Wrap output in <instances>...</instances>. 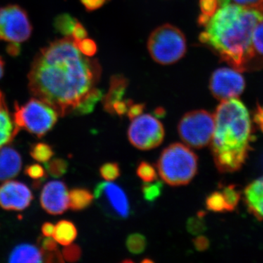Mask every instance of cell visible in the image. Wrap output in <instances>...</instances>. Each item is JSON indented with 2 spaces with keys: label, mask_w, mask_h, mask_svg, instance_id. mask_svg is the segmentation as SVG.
Masks as SVG:
<instances>
[{
  "label": "cell",
  "mask_w": 263,
  "mask_h": 263,
  "mask_svg": "<svg viewBox=\"0 0 263 263\" xmlns=\"http://www.w3.org/2000/svg\"><path fill=\"white\" fill-rule=\"evenodd\" d=\"M157 168L164 182L172 186H183L196 176L198 157L185 145L172 143L162 151Z\"/></svg>",
  "instance_id": "cell-4"
},
{
  "label": "cell",
  "mask_w": 263,
  "mask_h": 263,
  "mask_svg": "<svg viewBox=\"0 0 263 263\" xmlns=\"http://www.w3.org/2000/svg\"><path fill=\"white\" fill-rule=\"evenodd\" d=\"M32 199V192L23 183L8 180L0 186V207L4 210L24 211Z\"/></svg>",
  "instance_id": "cell-12"
},
{
  "label": "cell",
  "mask_w": 263,
  "mask_h": 263,
  "mask_svg": "<svg viewBox=\"0 0 263 263\" xmlns=\"http://www.w3.org/2000/svg\"><path fill=\"white\" fill-rule=\"evenodd\" d=\"M243 199L247 209L258 220H263V176L245 188Z\"/></svg>",
  "instance_id": "cell-16"
},
{
  "label": "cell",
  "mask_w": 263,
  "mask_h": 263,
  "mask_svg": "<svg viewBox=\"0 0 263 263\" xmlns=\"http://www.w3.org/2000/svg\"><path fill=\"white\" fill-rule=\"evenodd\" d=\"M100 74L98 61L83 54L72 37H65L37 53L29 71V90L65 117L74 114L97 89Z\"/></svg>",
  "instance_id": "cell-1"
},
{
  "label": "cell",
  "mask_w": 263,
  "mask_h": 263,
  "mask_svg": "<svg viewBox=\"0 0 263 263\" xmlns=\"http://www.w3.org/2000/svg\"><path fill=\"white\" fill-rule=\"evenodd\" d=\"M163 190V183L157 181L155 183L145 182L142 186L143 198L147 202H153L160 197Z\"/></svg>",
  "instance_id": "cell-26"
},
{
  "label": "cell",
  "mask_w": 263,
  "mask_h": 263,
  "mask_svg": "<svg viewBox=\"0 0 263 263\" xmlns=\"http://www.w3.org/2000/svg\"><path fill=\"white\" fill-rule=\"evenodd\" d=\"M253 121L263 133V104L257 103L253 113Z\"/></svg>",
  "instance_id": "cell-39"
},
{
  "label": "cell",
  "mask_w": 263,
  "mask_h": 263,
  "mask_svg": "<svg viewBox=\"0 0 263 263\" xmlns=\"http://www.w3.org/2000/svg\"><path fill=\"white\" fill-rule=\"evenodd\" d=\"M8 261L10 262H43V252L35 246L24 243L13 249Z\"/></svg>",
  "instance_id": "cell-18"
},
{
  "label": "cell",
  "mask_w": 263,
  "mask_h": 263,
  "mask_svg": "<svg viewBox=\"0 0 263 263\" xmlns=\"http://www.w3.org/2000/svg\"><path fill=\"white\" fill-rule=\"evenodd\" d=\"M203 212H199L197 216L190 217L186 222V230L190 234L196 235L205 230V221L202 220Z\"/></svg>",
  "instance_id": "cell-30"
},
{
  "label": "cell",
  "mask_w": 263,
  "mask_h": 263,
  "mask_svg": "<svg viewBox=\"0 0 263 263\" xmlns=\"http://www.w3.org/2000/svg\"><path fill=\"white\" fill-rule=\"evenodd\" d=\"M236 4L240 6L249 7V8H254L259 0H233Z\"/></svg>",
  "instance_id": "cell-43"
},
{
  "label": "cell",
  "mask_w": 263,
  "mask_h": 263,
  "mask_svg": "<svg viewBox=\"0 0 263 263\" xmlns=\"http://www.w3.org/2000/svg\"><path fill=\"white\" fill-rule=\"evenodd\" d=\"M127 134L133 146L140 150H150L162 143L164 129L162 123L153 116L141 114L133 119Z\"/></svg>",
  "instance_id": "cell-8"
},
{
  "label": "cell",
  "mask_w": 263,
  "mask_h": 263,
  "mask_svg": "<svg viewBox=\"0 0 263 263\" xmlns=\"http://www.w3.org/2000/svg\"><path fill=\"white\" fill-rule=\"evenodd\" d=\"M109 0H81V3L88 11H94L104 6Z\"/></svg>",
  "instance_id": "cell-37"
},
{
  "label": "cell",
  "mask_w": 263,
  "mask_h": 263,
  "mask_svg": "<svg viewBox=\"0 0 263 263\" xmlns=\"http://www.w3.org/2000/svg\"><path fill=\"white\" fill-rule=\"evenodd\" d=\"M13 116L19 129L42 138L54 127L60 115L47 103L34 98L24 105L15 103Z\"/></svg>",
  "instance_id": "cell-6"
},
{
  "label": "cell",
  "mask_w": 263,
  "mask_h": 263,
  "mask_svg": "<svg viewBox=\"0 0 263 263\" xmlns=\"http://www.w3.org/2000/svg\"><path fill=\"white\" fill-rule=\"evenodd\" d=\"M95 197L98 206L107 216L115 219H127L130 214V205L126 193L119 185L103 181L95 189Z\"/></svg>",
  "instance_id": "cell-10"
},
{
  "label": "cell",
  "mask_w": 263,
  "mask_h": 263,
  "mask_svg": "<svg viewBox=\"0 0 263 263\" xmlns=\"http://www.w3.org/2000/svg\"><path fill=\"white\" fill-rule=\"evenodd\" d=\"M81 254H82V251L80 247L76 245L66 246L62 252L64 259L70 262L79 261L81 257Z\"/></svg>",
  "instance_id": "cell-34"
},
{
  "label": "cell",
  "mask_w": 263,
  "mask_h": 263,
  "mask_svg": "<svg viewBox=\"0 0 263 263\" xmlns=\"http://www.w3.org/2000/svg\"><path fill=\"white\" fill-rule=\"evenodd\" d=\"M128 86V81L124 76H114L110 81L108 93L103 99V106L105 111L113 115L114 103L124 100V94Z\"/></svg>",
  "instance_id": "cell-17"
},
{
  "label": "cell",
  "mask_w": 263,
  "mask_h": 263,
  "mask_svg": "<svg viewBox=\"0 0 263 263\" xmlns=\"http://www.w3.org/2000/svg\"><path fill=\"white\" fill-rule=\"evenodd\" d=\"M154 114H155L156 117L163 118L165 117L166 111L163 108H157Z\"/></svg>",
  "instance_id": "cell-45"
},
{
  "label": "cell",
  "mask_w": 263,
  "mask_h": 263,
  "mask_svg": "<svg viewBox=\"0 0 263 263\" xmlns=\"http://www.w3.org/2000/svg\"><path fill=\"white\" fill-rule=\"evenodd\" d=\"M94 195L86 189H72L69 193V206L72 211L84 210L92 203Z\"/></svg>",
  "instance_id": "cell-20"
},
{
  "label": "cell",
  "mask_w": 263,
  "mask_h": 263,
  "mask_svg": "<svg viewBox=\"0 0 263 263\" xmlns=\"http://www.w3.org/2000/svg\"><path fill=\"white\" fill-rule=\"evenodd\" d=\"M43 209L52 215H60L68 209L69 193L65 183L52 181L43 186L41 195Z\"/></svg>",
  "instance_id": "cell-13"
},
{
  "label": "cell",
  "mask_w": 263,
  "mask_h": 263,
  "mask_svg": "<svg viewBox=\"0 0 263 263\" xmlns=\"http://www.w3.org/2000/svg\"><path fill=\"white\" fill-rule=\"evenodd\" d=\"M41 238V248L43 252H53L58 249L57 247V242L54 238H51V237H46Z\"/></svg>",
  "instance_id": "cell-36"
},
{
  "label": "cell",
  "mask_w": 263,
  "mask_h": 263,
  "mask_svg": "<svg viewBox=\"0 0 263 263\" xmlns=\"http://www.w3.org/2000/svg\"><path fill=\"white\" fill-rule=\"evenodd\" d=\"M147 47L151 57L157 63L173 65L186 53V40L179 28L172 24H163L150 34Z\"/></svg>",
  "instance_id": "cell-5"
},
{
  "label": "cell",
  "mask_w": 263,
  "mask_h": 263,
  "mask_svg": "<svg viewBox=\"0 0 263 263\" xmlns=\"http://www.w3.org/2000/svg\"><path fill=\"white\" fill-rule=\"evenodd\" d=\"M246 82L240 72L235 69L221 67L213 72L209 89L217 100L237 98L245 91Z\"/></svg>",
  "instance_id": "cell-11"
},
{
  "label": "cell",
  "mask_w": 263,
  "mask_h": 263,
  "mask_svg": "<svg viewBox=\"0 0 263 263\" xmlns=\"http://www.w3.org/2000/svg\"><path fill=\"white\" fill-rule=\"evenodd\" d=\"M41 230H42L43 236L51 237L54 233L55 226L52 223L46 222L43 224Z\"/></svg>",
  "instance_id": "cell-42"
},
{
  "label": "cell",
  "mask_w": 263,
  "mask_h": 263,
  "mask_svg": "<svg viewBox=\"0 0 263 263\" xmlns=\"http://www.w3.org/2000/svg\"><path fill=\"white\" fill-rule=\"evenodd\" d=\"M212 150L218 171H239L246 163L254 141L252 122L247 107L236 98L223 100L216 108Z\"/></svg>",
  "instance_id": "cell-3"
},
{
  "label": "cell",
  "mask_w": 263,
  "mask_h": 263,
  "mask_svg": "<svg viewBox=\"0 0 263 263\" xmlns=\"http://www.w3.org/2000/svg\"><path fill=\"white\" fill-rule=\"evenodd\" d=\"M214 129V115L205 110L188 112L183 116L178 125V133L183 143L197 149L207 146L212 142Z\"/></svg>",
  "instance_id": "cell-7"
},
{
  "label": "cell",
  "mask_w": 263,
  "mask_h": 263,
  "mask_svg": "<svg viewBox=\"0 0 263 263\" xmlns=\"http://www.w3.org/2000/svg\"><path fill=\"white\" fill-rule=\"evenodd\" d=\"M252 41L254 51L263 57V21L254 28Z\"/></svg>",
  "instance_id": "cell-31"
},
{
  "label": "cell",
  "mask_w": 263,
  "mask_h": 263,
  "mask_svg": "<svg viewBox=\"0 0 263 263\" xmlns=\"http://www.w3.org/2000/svg\"><path fill=\"white\" fill-rule=\"evenodd\" d=\"M45 166L48 174L54 178L61 177L68 170V163L62 158H51L45 163Z\"/></svg>",
  "instance_id": "cell-27"
},
{
  "label": "cell",
  "mask_w": 263,
  "mask_h": 263,
  "mask_svg": "<svg viewBox=\"0 0 263 263\" xmlns=\"http://www.w3.org/2000/svg\"><path fill=\"white\" fill-rule=\"evenodd\" d=\"M78 231L72 221L61 220L55 226L53 237L57 243L62 246L71 245L77 238Z\"/></svg>",
  "instance_id": "cell-19"
},
{
  "label": "cell",
  "mask_w": 263,
  "mask_h": 263,
  "mask_svg": "<svg viewBox=\"0 0 263 263\" xmlns=\"http://www.w3.org/2000/svg\"><path fill=\"white\" fill-rule=\"evenodd\" d=\"M145 109V104H133L129 107L127 111V116L131 120L136 119V117H139L143 114Z\"/></svg>",
  "instance_id": "cell-40"
},
{
  "label": "cell",
  "mask_w": 263,
  "mask_h": 263,
  "mask_svg": "<svg viewBox=\"0 0 263 263\" xmlns=\"http://www.w3.org/2000/svg\"><path fill=\"white\" fill-rule=\"evenodd\" d=\"M22 167V157L16 150L6 146L0 148V181L15 177Z\"/></svg>",
  "instance_id": "cell-14"
},
{
  "label": "cell",
  "mask_w": 263,
  "mask_h": 263,
  "mask_svg": "<svg viewBox=\"0 0 263 263\" xmlns=\"http://www.w3.org/2000/svg\"><path fill=\"white\" fill-rule=\"evenodd\" d=\"M219 3V9L199 36L200 42L238 72L261 70L263 57L254 51L252 39L256 26L263 21V13L231 4L230 0Z\"/></svg>",
  "instance_id": "cell-2"
},
{
  "label": "cell",
  "mask_w": 263,
  "mask_h": 263,
  "mask_svg": "<svg viewBox=\"0 0 263 263\" xmlns=\"http://www.w3.org/2000/svg\"><path fill=\"white\" fill-rule=\"evenodd\" d=\"M126 247L132 254H142L146 250L147 247L146 237L141 233H133L128 235L126 239Z\"/></svg>",
  "instance_id": "cell-24"
},
{
  "label": "cell",
  "mask_w": 263,
  "mask_h": 263,
  "mask_svg": "<svg viewBox=\"0 0 263 263\" xmlns=\"http://www.w3.org/2000/svg\"><path fill=\"white\" fill-rule=\"evenodd\" d=\"M100 174L105 181H113L120 176V167L117 162H108L100 167Z\"/></svg>",
  "instance_id": "cell-29"
},
{
  "label": "cell",
  "mask_w": 263,
  "mask_h": 263,
  "mask_svg": "<svg viewBox=\"0 0 263 263\" xmlns=\"http://www.w3.org/2000/svg\"><path fill=\"white\" fill-rule=\"evenodd\" d=\"M20 130L10 113L4 95L0 91V148L13 141Z\"/></svg>",
  "instance_id": "cell-15"
},
{
  "label": "cell",
  "mask_w": 263,
  "mask_h": 263,
  "mask_svg": "<svg viewBox=\"0 0 263 263\" xmlns=\"http://www.w3.org/2000/svg\"><path fill=\"white\" fill-rule=\"evenodd\" d=\"M24 173L33 180L42 179L46 175L45 169L39 164H32L27 166Z\"/></svg>",
  "instance_id": "cell-35"
},
{
  "label": "cell",
  "mask_w": 263,
  "mask_h": 263,
  "mask_svg": "<svg viewBox=\"0 0 263 263\" xmlns=\"http://www.w3.org/2000/svg\"><path fill=\"white\" fill-rule=\"evenodd\" d=\"M193 245L198 252H203L209 248L210 243L206 237L198 236L193 240Z\"/></svg>",
  "instance_id": "cell-41"
},
{
  "label": "cell",
  "mask_w": 263,
  "mask_h": 263,
  "mask_svg": "<svg viewBox=\"0 0 263 263\" xmlns=\"http://www.w3.org/2000/svg\"><path fill=\"white\" fill-rule=\"evenodd\" d=\"M205 205L208 210L216 213L233 212L223 192H214L207 197Z\"/></svg>",
  "instance_id": "cell-21"
},
{
  "label": "cell",
  "mask_w": 263,
  "mask_h": 263,
  "mask_svg": "<svg viewBox=\"0 0 263 263\" xmlns=\"http://www.w3.org/2000/svg\"><path fill=\"white\" fill-rule=\"evenodd\" d=\"M8 53L11 55H17L20 52V47L19 44H15V43H10V46L8 48Z\"/></svg>",
  "instance_id": "cell-44"
},
{
  "label": "cell",
  "mask_w": 263,
  "mask_h": 263,
  "mask_svg": "<svg viewBox=\"0 0 263 263\" xmlns=\"http://www.w3.org/2000/svg\"><path fill=\"white\" fill-rule=\"evenodd\" d=\"M102 97H103V93L100 90L97 89L79 105V108L74 112V115H86L91 113L94 110L97 103L101 100Z\"/></svg>",
  "instance_id": "cell-25"
},
{
  "label": "cell",
  "mask_w": 263,
  "mask_h": 263,
  "mask_svg": "<svg viewBox=\"0 0 263 263\" xmlns=\"http://www.w3.org/2000/svg\"><path fill=\"white\" fill-rule=\"evenodd\" d=\"M75 43L79 51L85 56L93 57L98 51V46H97L96 43L93 40L89 39V38H84V39L81 40L80 41H77Z\"/></svg>",
  "instance_id": "cell-32"
},
{
  "label": "cell",
  "mask_w": 263,
  "mask_h": 263,
  "mask_svg": "<svg viewBox=\"0 0 263 263\" xmlns=\"http://www.w3.org/2000/svg\"><path fill=\"white\" fill-rule=\"evenodd\" d=\"M199 6L201 14L208 18H211L219 9V0H199Z\"/></svg>",
  "instance_id": "cell-33"
},
{
  "label": "cell",
  "mask_w": 263,
  "mask_h": 263,
  "mask_svg": "<svg viewBox=\"0 0 263 263\" xmlns=\"http://www.w3.org/2000/svg\"><path fill=\"white\" fill-rule=\"evenodd\" d=\"M32 27L25 10L18 5L0 8V40L20 44L27 41Z\"/></svg>",
  "instance_id": "cell-9"
},
{
  "label": "cell",
  "mask_w": 263,
  "mask_h": 263,
  "mask_svg": "<svg viewBox=\"0 0 263 263\" xmlns=\"http://www.w3.org/2000/svg\"><path fill=\"white\" fill-rule=\"evenodd\" d=\"M3 73H4V62L0 57V79L3 77Z\"/></svg>",
  "instance_id": "cell-46"
},
{
  "label": "cell",
  "mask_w": 263,
  "mask_h": 263,
  "mask_svg": "<svg viewBox=\"0 0 263 263\" xmlns=\"http://www.w3.org/2000/svg\"><path fill=\"white\" fill-rule=\"evenodd\" d=\"M136 174L144 182H153L157 179V173L155 167L147 162H141L139 164L137 167Z\"/></svg>",
  "instance_id": "cell-28"
},
{
  "label": "cell",
  "mask_w": 263,
  "mask_h": 263,
  "mask_svg": "<svg viewBox=\"0 0 263 263\" xmlns=\"http://www.w3.org/2000/svg\"><path fill=\"white\" fill-rule=\"evenodd\" d=\"M29 153L34 160L43 163L48 162L54 155L52 147L45 143H37L33 145Z\"/></svg>",
  "instance_id": "cell-22"
},
{
  "label": "cell",
  "mask_w": 263,
  "mask_h": 263,
  "mask_svg": "<svg viewBox=\"0 0 263 263\" xmlns=\"http://www.w3.org/2000/svg\"><path fill=\"white\" fill-rule=\"evenodd\" d=\"M79 21L68 14L59 15L54 22V27L59 32L65 37H71L72 31L75 28Z\"/></svg>",
  "instance_id": "cell-23"
},
{
  "label": "cell",
  "mask_w": 263,
  "mask_h": 263,
  "mask_svg": "<svg viewBox=\"0 0 263 263\" xmlns=\"http://www.w3.org/2000/svg\"><path fill=\"white\" fill-rule=\"evenodd\" d=\"M87 31L85 29L84 26L79 22H78V24H76L73 31H72L70 37H72V40H73L75 42H77V41H80L81 40L87 37Z\"/></svg>",
  "instance_id": "cell-38"
},
{
  "label": "cell",
  "mask_w": 263,
  "mask_h": 263,
  "mask_svg": "<svg viewBox=\"0 0 263 263\" xmlns=\"http://www.w3.org/2000/svg\"><path fill=\"white\" fill-rule=\"evenodd\" d=\"M154 261L152 260V259H144V260H143V262H153Z\"/></svg>",
  "instance_id": "cell-47"
}]
</instances>
